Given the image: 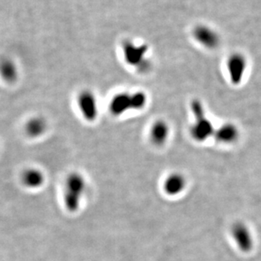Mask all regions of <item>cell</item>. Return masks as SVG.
I'll list each match as a JSON object with an SVG mask.
<instances>
[{"label":"cell","mask_w":261,"mask_h":261,"mask_svg":"<svg viewBox=\"0 0 261 261\" xmlns=\"http://www.w3.org/2000/svg\"><path fill=\"white\" fill-rule=\"evenodd\" d=\"M231 236L239 249L242 251L249 252L254 246V239L251 231L243 222H236L231 226Z\"/></svg>","instance_id":"obj_8"},{"label":"cell","mask_w":261,"mask_h":261,"mask_svg":"<svg viewBox=\"0 0 261 261\" xmlns=\"http://www.w3.org/2000/svg\"><path fill=\"white\" fill-rule=\"evenodd\" d=\"M87 190V181L79 172L69 174L65 182L64 203L69 212L74 213L79 210Z\"/></svg>","instance_id":"obj_1"},{"label":"cell","mask_w":261,"mask_h":261,"mask_svg":"<svg viewBox=\"0 0 261 261\" xmlns=\"http://www.w3.org/2000/svg\"><path fill=\"white\" fill-rule=\"evenodd\" d=\"M47 128L45 120L42 117H34L25 124V133L30 138H38L43 135Z\"/></svg>","instance_id":"obj_14"},{"label":"cell","mask_w":261,"mask_h":261,"mask_svg":"<svg viewBox=\"0 0 261 261\" xmlns=\"http://www.w3.org/2000/svg\"><path fill=\"white\" fill-rule=\"evenodd\" d=\"M194 39L208 49H215L221 43V38L216 31L206 25H198L193 31Z\"/></svg>","instance_id":"obj_7"},{"label":"cell","mask_w":261,"mask_h":261,"mask_svg":"<svg viewBox=\"0 0 261 261\" xmlns=\"http://www.w3.org/2000/svg\"><path fill=\"white\" fill-rule=\"evenodd\" d=\"M77 106L83 118L89 122H93L98 118V102L93 93L91 91H83L78 95Z\"/></svg>","instance_id":"obj_6"},{"label":"cell","mask_w":261,"mask_h":261,"mask_svg":"<svg viewBox=\"0 0 261 261\" xmlns=\"http://www.w3.org/2000/svg\"><path fill=\"white\" fill-rule=\"evenodd\" d=\"M124 59L129 65L134 66L138 70H148L150 64L146 59L148 47L145 44L138 45L132 41H126L122 44Z\"/></svg>","instance_id":"obj_4"},{"label":"cell","mask_w":261,"mask_h":261,"mask_svg":"<svg viewBox=\"0 0 261 261\" xmlns=\"http://www.w3.org/2000/svg\"><path fill=\"white\" fill-rule=\"evenodd\" d=\"M0 76L6 83H15L17 80V65L12 59L5 57L0 60Z\"/></svg>","instance_id":"obj_12"},{"label":"cell","mask_w":261,"mask_h":261,"mask_svg":"<svg viewBox=\"0 0 261 261\" xmlns=\"http://www.w3.org/2000/svg\"><path fill=\"white\" fill-rule=\"evenodd\" d=\"M21 180L25 187L30 189H38L44 182V176L43 172L38 169L30 168L23 172Z\"/></svg>","instance_id":"obj_13"},{"label":"cell","mask_w":261,"mask_h":261,"mask_svg":"<svg viewBox=\"0 0 261 261\" xmlns=\"http://www.w3.org/2000/svg\"><path fill=\"white\" fill-rule=\"evenodd\" d=\"M239 130L232 123H225L215 130L214 138L221 144H231L239 138Z\"/></svg>","instance_id":"obj_10"},{"label":"cell","mask_w":261,"mask_h":261,"mask_svg":"<svg viewBox=\"0 0 261 261\" xmlns=\"http://www.w3.org/2000/svg\"><path fill=\"white\" fill-rule=\"evenodd\" d=\"M169 136H170V127L166 121L159 120L151 126L149 138L154 145H164L166 143V141L168 140Z\"/></svg>","instance_id":"obj_11"},{"label":"cell","mask_w":261,"mask_h":261,"mask_svg":"<svg viewBox=\"0 0 261 261\" xmlns=\"http://www.w3.org/2000/svg\"><path fill=\"white\" fill-rule=\"evenodd\" d=\"M229 78L233 85H239L246 72L247 59L242 53L231 54L226 61Z\"/></svg>","instance_id":"obj_5"},{"label":"cell","mask_w":261,"mask_h":261,"mask_svg":"<svg viewBox=\"0 0 261 261\" xmlns=\"http://www.w3.org/2000/svg\"><path fill=\"white\" fill-rule=\"evenodd\" d=\"M146 103L147 96L143 92L117 93L111 100L110 111L115 116H122L129 111L143 110Z\"/></svg>","instance_id":"obj_2"},{"label":"cell","mask_w":261,"mask_h":261,"mask_svg":"<svg viewBox=\"0 0 261 261\" xmlns=\"http://www.w3.org/2000/svg\"><path fill=\"white\" fill-rule=\"evenodd\" d=\"M187 181L185 176L178 172H174L166 176L163 184L164 191L167 195L176 196L185 190Z\"/></svg>","instance_id":"obj_9"},{"label":"cell","mask_w":261,"mask_h":261,"mask_svg":"<svg viewBox=\"0 0 261 261\" xmlns=\"http://www.w3.org/2000/svg\"><path fill=\"white\" fill-rule=\"evenodd\" d=\"M191 111L194 121L190 126V135L198 143H203L213 137L215 130L213 124L206 116L205 111L200 101L194 99L191 103Z\"/></svg>","instance_id":"obj_3"}]
</instances>
